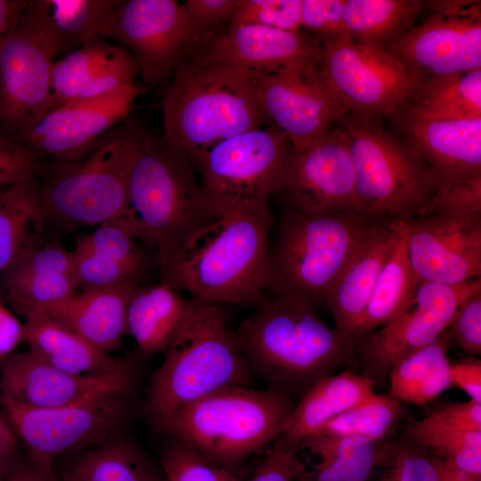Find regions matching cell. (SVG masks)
<instances>
[{
	"label": "cell",
	"instance_id": "cell-1",
	"mask_svg": "<svg viewBox=\"0 0 481 481\" xmlns=\"http://www.w3.org/2000/svg\"><path fill=\"white\" fill-rule=\"evenodd\" d=\"M235 330L256 379L294 400L340 367L357 368L318 306L298 294H265Z\"/></svg>",
	"mask_w": 481,
	"mask_h": 481
},
{
	"label": "cell",
	"instance_id": "cell-2",
	"mask_svg": "<svg viewBox=\"0 0 481 481\" xmlns=\"http://www.w3.org/2000/svg\"><path fill=\"white\" fill-rule=\"evenodd\" d=\"M162 110L165 142L193 167L217 143L271 125L251 75L192 55L177 64Z\"/></svg>",
	"mask_w": 481,
	"mask_h": 481
},
{
	"label": "cell",
	"instance_id": "cell-3",
	"mask_svg": "<svg viewBox=\"0 0 481 481\" xmlns=\"http://www.w3.org/2000/svg\"><path fill=\"white\" fill-rule=\"evenodd\" d=\"M164 355L147 394V413L155 427L216 390L253 386L255 378L221 305L189 298L181 325Z\"/></svg>",
	"mask_w": 481,
	"mask_h": 481
},
{
	"label": "cell",
	"instance_id": "cell-4",
	"mask_svg": "<svg viewBox=\"0 0 481 481\" xmlns=\"http://www.w3.org/2000/svg\"><path fill=\"white\" fill-rule=\"evenodd\" d=\"M273 216L224 215L196 232L161 271L162 281L191 298L257 306Z\"/></svg>",
	"mask_w": 481,
	"mask_h": 481
},
{
	"label": "cell",
	"instance_id": "cell-5",
	"mask_svg": "<svg viewBox=\"0 0 481 481\" xmlns=\"http://www.w3.org/2000/svg\"><path fill=\"white\" fill-rule=\"evenodd\" d=\"M192 167L165 140L143 133L130 177L128 222L161 271L189 239L223 216Z\"/></svg>",
	"mask_w": 481,
	"mask_h": 481
},
{
	"label": "cell",
	"instance_id": "cell-6",
	"mask_svg": "<svg viewBox=\"0 0 481 481\" xmlns=\"http://www.w3.org/2000/svg\"><path fill=\"white\" fill-rule=\"evenodd\" d=\"M381 219L357 212L320 216L285 209L270 242L265 294H298L323 304L364 238Z\"/></svg>",
	"mask_w": 481,
	"mask_h": 481
},
{
	"label": "cell",
	"instance_id": "cell-7",
	"mask_svg": "<svg viewBox=\"0 0 481 481\" xmlns=\"http://www.w3.org/2000/svg\"><path fill=\"white\" fill-rule=\"evenodd\" d=\"M295 404L270 388L225 387L187 404L156 428L229 466L275 441Z\"/></svg>",
	"mask_w": 481,
	"mask_h": 481
},
{
	"label": "cell",
	"instance_id": "cell-8",
	"mask_svg": "<svg viewBox=\"0 0 481 481\" xmlns=\"http://www.w3.org/2000/svg\"><path fill=\"white\" fill-rule=\"evenodd\" d=\"M339 123L354 165L356 212L404 220L422 216L436 183L413 147L380 117L346 114Z\"/></svg>",
	"mask_w": 481,
	"mask_h": 481
},
{
	"label": "cell",
	"instance_id": "cell-9",
	"mask_svg": "<svg viewBox=\"0 0 481 481\" xmlns=\"http://www.w3.org/2000/svg\"><path fill=\"white\" fill-rule=\"evenodd\" d=\"M143 131L132 126L107 133L77 162L41 186L46 218L101 225L129 218V183Z\"/></svg>",
	"mask_w": 481,
	"mask_h": 481
},
{
	"label": "cell",
	"instance_id": "cell-10",
	"mask_svg": "<svg viewBox=\"0 0 481 481\" xmlns=\"http://www.w3.org/2000/svg\"><path fill=\"white\" fill-rule=\"evenodd\" d=\"M295 154L282 131L270 126L230 137L197 161L200 184L223 215L272 216L269 198L283 183Z\"/></svg>",
	"mask_w": 481,
	"mask_h": 481
},
{
	"label": "cell",
	"instance_id": "cell-11",
	"mask_svg": "<svg viewBox=\"0 0 481 481\" xmlns=\"http://www.w3.org/2000/svg\"><path fill=\"white\" fill-rule=\"evenodd\" d=\"M60 45L33 1L0 38V128L21 137L49 110Z\"/></svg>",
	"mask_w": 481,
	"mask_h": 481
},
{
	"label": "cell",
	"instance_id": "cell-12",
	"mask_svg": "<svg viewBox=\"0 0 481 481\" xmlns=\"http://www.w3.org/2000/svg\"><path fill=\"white\" fill-rule=\"evenodd\" d=\"M0 403L26 447L28 460L45 469H54L61 455L105 440L127 420L133 408L130 396L117 393L50 409Z\"/></svg>",
	"mask_w": 481,
	"mask_h": 481
},
{
	"label": "cell",
	"instance_id": "cell-13",
	"mask_svg": "<svg viewBox=\"0 0 481 481\" xmlns=\"http://www.w3.org/2000/svg\"><path fill=\"white\" fill-rule=\"evenodd\" d=\"M319 72L347 114L392 118L425 80L387 51L353 43L322 45Z\"/></svg>",
	"mask_w": 481,
	"mask_h": 481
},
{
	"label": "cell",
	"instance_id": "cell-14",
	"mask_svg": "<svg viewBox=\"0 0 481 481\" xmlns=\"http://www.w3.org/2000/svg\"><path fill=\"white\" fill-rule=\"evenodd\" d=\"M480 292V277L455 285L420 281L401 314L354 346L362 375L375 384L388 377L398 361L444 332L461 305Z\"/></svg>",
	"mask_w": 481,
	"mask_h": 481
},
{
	"label": "cell",
	"instance_id": "cell-15",
	"mask_svg": "<svg viewBox=\"0 0 481 481\" xmlns=\"http://www.w3.org/2000/svg\"><path fill=\"white\" fill-rule=\"evenodd\" d=\"M430 13L387 52L425 77L481 69V2H426Z\"/></svg>",
	"mask_w": 481,
	"mask_h": 481
},
{
	"label": "cell",
	"instance_id": "cell-16",
	"mask_svg": "<svg viewBox=\"0 0 481 481\" xmlns=\"http://www.w3.org/2000/svg\"><path fill=\"white\" fill-rule=\"evenodd\" d=\"M103 37L116 38L133 54L150 85L171 77L192 44L184 6L174 0L118 1Z\"/></svg>",
	"mask_w": 481,
	"mask_h": 481
},
{
	"label": "cell",
	"instance_id": "cell-17",
	"mask_svg": "<svg viewBox=\"0 0 481 481\" xmlns=\"http://www.w3.org/2000/svg\"><path fill=\"white\" fill-rule=\"evenodd\" d=\"M319 65L253 77L260 104L272 126L299 153L347 114L323 81Z\"/></svg>",
	"mask_w": 481,
	"mask_h": 481
},
{
	"label": "cell",
	"instance_id": "cell-18",
	"mask_svg": "<svg viewBox=\"0 0 481 481\" xmlns=\"http://www.w3.org/2000/svg\"><path fill=\"white\" fill-rule=\"evenodd\" d=\"M285 209L320 216L356 212L355 170L341 127L295 153L280 192Z\"/></svg>",
	"mask_w": 481,
	"mask_h": 481
},
{
	"label": "cell",
	"instance_id": "cell-19",
	"mask_svg": "<svg viewBox=\"0 0 481 481\" xmlns=\"http://www.w3.org/2000/svg\"><path fill=\"white\" fill-rule=\"evenodd\" d=\"M405 246L421 281L460 284L481 274V214L405 219Z\"/></svg>",
	"mask_w": 481,
	"mask_h": 481
},
{
	"label": "cell",
	"instance_id": "cell-20",
	"mask_svg": "<svg viewBox=\"0 0 481 481\" xmlns=\"http://www.w3.org/2000/svg\"><path fill=\"white\" fill-rule=\"evenodd\" d=\"M136 385V371L77 375L52 365L30 350L11 355L0 369V400L34 409L67 406L106 393L131 396Z\"/></svg>",
	"mask_w": 481,
	"mask_h": 481
},
{
	"label": "cell",
	"instance_id": "cell-21",
	"mask_svg": "<svg viewBox=\"0 0 481 481\" xmlns=\"http://www.w3.org/2000/svg\"><path fill=\"white\" fill-rule=\"evenodd\" d=\"M190 51L201 61L240 69L252 77L319 65L322 45L300 32L253 24L229 25Z\"/></svg>",
	"mask_w": 481,
	"mask_h": 481
},
{
	"label": "cell",
	"instance_id": "cell-22",
	"mask_svg": "<svg viewBox=\"0 0 481 481\" xmlns=\"http://www.w3.org/2000/svg\"><path fill=\"white\" fill-rule=\"evenodd\" d=\"M390 119L430 170L436 190L481 176V118H442L406 104Z\"/></svg>",
	"mask_w": 481,
	"mask_h": 481
},
{
	"label": "cell",
	"instance_id": "cell-23",
	"mask_svg": "<svg viewBox=\"0 0 481 481\" xmlns=\"http://www.w3.org/2000/svg\"><path fill=\"white\" fill-rule=\"evenodd\" d=\"M140 87L134 85L109 94L48 111L24 135L32 152L68 162L80 159L92 146L129 114Z\"/></svg>",
	"mask_w": 481,
	"mask_h": 481
},
{
	"label": "cell",
	"instance_id": "cell-24",
	"mask_svg": "<svg viewBox=\"0 0 481 481\" xmlns=\"http://www.w3.org/2000/svg\"><path fill=\"white\" fill-rule=\"evenodd\" d=\"M404 227V219L379 220L360 244L324 300L323 304L334 318V329L355 363V326Z\"/></svg>",
	"mask_w": 481,
	"mask_h": 481
},
{
	"label": "cell",
	"instance_id": "cell-25",
	"mask_svg": "<svg viewBox=\"0 0 481 481\" xmlns=\"http://www.w3.org/2000/svg\"><path fill=\"white\" fill-rule=\"evenodd\" d=\"M138 73L130 52L99 38L54 61L48 111L132 86Z\"/></svg>",
	"mask_w": 481,
	"mask_h": 481
},
{
	"label": "cell",
	"instance_id": "cell-26",
	"mask_svg": "<svg viewBox=\"0 0 481 481\" xmlns=\"http://www.w3.org/2000/svg\"><path fill=\"white\" fill-rule=\"evenodd\" d=\"M138 286L136 282L126 281L85 289L48 306L37 314L49 317L110 354L119 347L126 333L127 308Z\"/></svg>",
	"mask_w": 481,
	"mask_h": 481
},
{
	"label": "cell",
	"instance_id": "cell-27",
	"mask_svg": "<svg viewBox=\"0 0 481 481\" xmlns=\"http://www.w3.org/2000/svg\"><path fill=\"white\" fill-rule=\"evenodd\" d=\"M374 385L351 370L321 379L295 404L275 442L298 450L325 422L373 394Z\"/></svg>",
	"mask_w": 481,
	"mask_h": 481
},
{
	"label": "cell",
	"instance_id": "cell-28",
	"mask_svg": "<svg viewBox=\"0 0 481 481\" xmlns=\"http://www.w3.org/2000/svg\"><path fill=\"white\" fill-rule=\"evenodd\" d=\"M24 341L52 365L77 375H114L135 371L132 363L110 356L43 314L25 320Z\"/></svg>",
	"mask_w": 481,
	"mask_h": 481
},
{
	"label": "cell",
	"instance_id": "cell-29",
	"mask_svg": "<svg viewBox=\"0 0 481 481\" xmlns=\"http://www.w3.org/2000/svg\"><path fill=\"white\" fill-rule=\"evenodd\" d=\"M189 298L162 281L135 289L127 308L126 333L147 355L165 353L185 314Z\"/></svg>",
	"mask_w": 481,
	"mask_h": 481
},
{
	"label": "cell",
	"instance_id": "cell-30",
	"mask_svg": "<svg viewBox=\"0 0 481 481\" xmlns=\"http://www.w3.org/2000/svg\"><path fill=\"white\" fill-rule=\"evenodd\" d=\"M45 219L41 186L33 175L3 191L0 194V272L38 244Z\"/></svg>",
	"mask_w": 481,
	"mask_h": 481
},
{
	"label": "cell",
	"instance_id": "cell-31",
	"mask_svg": "<svg viewBox=\"0 0 481 481\" xmlns=\"http://www.w3.org/2000/svg\"><path fill=\"white\" fill-rule=\"evenodd\" d=\"M57 474V473H56ZM59 481H164L131 441H102L64 463Z\"/></svg>",
	"mask_w": 481,
	"mask_h": 481
},
{
	"label": "cell",
	"instance_id": "cell-32",
	"mask_svg": "<svg viewBox=\"0 0 481 481\" xmlns=\"http://www.w3.org/2000/svg\"><path fill=\"white\" fill-rule=\"evenodd\" d=\"M444 331L432 343L407 355L389 372L388 395L401 403L423 405L452 387Z\"/></svg>",
	"mask_w": 481,
	"mask_h": 481
},
{
	"label": "cell",
	"instance_id": "cell-33",
	"mask_svg": "<svg viewBox=\"0 0 481 481\" xmlns=\"http://www.w3.org/2000/svg\"><path fill=\"white\" fill-rule=\"evenodd\" d=\"M426 6L420 0H346V20L352 43L386 51L414 26Z\"/></svg>",
	"mask_w": 481,
	"mask_h": 481
},
{
	"label": "cell",
	"instance_id": "cell-34",
	"mask_svg": "<svg viewBox=\"0 0 481 481\" xmlns=\"http://www.w3.org/2000/svg\"><path fill=\"white\" fill-rule=\"evenodd\" d=\"M404 233L405 227L379 276L366 309L355 326L354 346L375 329L388 323L401 314L420 282L407 257Z\"/></svg>",
	"mask_w": 481,
	"mask_h": 481
},
{
	"label": "cell",
	"instance_id": "cell-35",
	"mask_svg": "<svg viewBox=\"0 0 481 481\" xmlns=\"http://www.w3.org/2000/svg\"><path fill=\"white\" fill-rule=\"evenodd\" d=\"M58 41L61 51L76 49L103 37L106 21L118 4L113 0L33 1Z\"/></svg>",
	"mask_w": 481,
	"mask_h": 481
},
{
	"label": "cell",
	"instance_id": "cell-36",
	"mask_svg": "<svg viewBox=\"0 0 481 481\" xmlns=\"http://www.w3.org/2000/svg\"><path fill=\"white\" fill-rule=\"evenodd\" d=\"M408 104L442 118H481V69L428 77Z\"/></svg>",
	"mask_w": 481,
	"mask_h": 481
},
{
	"label": "cell",
	"instance_id": "cell-37",
	"mask_svg": "<svg viewBox=\"0 0 481 481\" xmlns=\"http://www.w3.org/2000/svg\"><path fill=\"white\" fill-rule=\"evenodd\" d=\"M386 441L361 436H309L298 450H306L338 467L344 481H371L382 461Z\"/></svg>",
	"mask_w": 481,
	"mask_h": 481
},
{
	"label": "cell",
	"instance_id": "cell-38",
	"mask_svg": "<svg viewBox=\"0 0 481 481\" xmlns=\"http://www.w3.org/2000/svg\"><path fill=\"white\" fill-rule=\"evenodd\" d=\"M403 415L402 403L375 392L322 425L310 436H361L382 440ZM309 437V436H308Z\"/></svg>",
	"mask_w": 481,
	"mask_h": 481
},
{
	"label": "cell",
	"instance_id": "cell-39",
	"mask_svg": "<svg viewBox=\"0 0 481 481\" xmlns=\"http://www.w3.org/2000/svg\"><path fill=\"white\" fill-rule=\"evenodd\" d=\"M407 437L452 466L481 476V431L460 430L423 418L412 424Z\"/></svg>",
	"mask_w": 481,
	"mask_h": 481
},
{
	"label": "cell",
	"instance_id": "cell-40",
	"mask_svg": "<svg viewBox=\"0 0 481 481\" xmlns=\"http://www.w3.org/2000/svg\"><path fill=\"white\" fill-rule=\"evenodd\" d=\"M8 302L24 320L48 306L76 293L77 285L70 274H37L4 278Z\"/></svg>",
	"mask_w": 481,
	"mask_h": 481
},
{
	"label": "cell",
	"instance_id": "cell-41",
	"mask_svg": "<svg viewBox=\"0 0 481 481\" xmlns=\"http://www.w3.org/2000/svg\"><path fill=\"white\" fill-rule=\"evenodd\" d=\"M142 244L127 220L116 219L78 239L74 252L93 253L144 269L147 258Z\"/></svg>",
	"mask_w": 481,
	"mask_h": 481
},
{
	"label": "cell",
	"instance_id": "cell-42",
	"mask_svg": "<svg viewBox=\"0 0 481 481\" xmlns=\"http://www.w3.org/2000/svg\"><path fill=\"white\" fill-rule=\"evenodd\" d=\"M161 465L166 481H242L228 466L175 438L164 449Z\"/></svg>",
	"mask_w": 481,
	"mask_h": 481
},
{
	"label": "cell",
	"instance_id": "cell-43",
	"mask_svg": "<svg viewBox=\"0 0 481 481\" xmlns=\"http://www.w3.org/2000/svg\"><path fill=\"white\" fill-rule=\"evenodd\" d=\"M72 278L84 289L103 288L126 281L138 283L143 268L93 253L72 251Z\"/></svg>",
	"mask_w": 481,
	"mask_h": 481
},
{
	"label": "cell",
	"instance_id": "cell-44",
	"mask_svg": "<svg viewBox=\"0 0 481 481\" xmlns=\"http://www.w3.org/2000/svg\"><path fill=\"white\" fill-rule=\"evenodd\" d=\"M301 0H240L229 25L253 24L301 31Z\"/></svg>",
	"mask_w": 481,
	"mask_h": 481
},
{
	"label": "cell",
	"instance_id": "cell-45",
	"mask_svg": "<svg viewBox=\"0 0 481 481\" xmlns=\"http://www.w3.org/2000/svg\"><path fill=\"white\" fill-rule=\"evenodd\" d=\"M301 27L322 45L350 44L346 20V0H301Z\"/></svg>",
	"mask_w": 481,
	"mask_h": 481
},
{
	"label": "cell",
	"instance_id": "cell-46",
	"mask_svg": "<svg viewBox=\"0 0 481 481\" xmlns=\"http://www.w3.org/2000/svg\"><path fill=\"white\" fill-rule=\"evenodd\" d=\"M72 252L57 244L39 247L38 244L25 251L4 270V278L26 277L37 274H70Z\"/></svg>",
	"mask_w": 481,
	"mask_h": 481
},
{
	"label": "cell",
	"instance_id": "cell-47",
	"mask_svg": "<svg viewBox=\"0 0 481 481\" xmlns=\"http://www.w3.org/2000/svg\"><path fill=\"white\" fill-rule=\"evenodd\" d=\"M428 214L457 216L481 214V176L437 188L422 216Z\"/></svg>",
	"mask_w": 481,
	"mask_h": 481
},
{
	"label": "cell",
	"instance_id": "cell-48",
	"mask_svg": "<svg viewBox=\"0 0 481 481\" xmlns=\"http://www.w3.org/2000/svg\"><path fill=\"white\" fill-rule=\"evenodd\" d=\"M239 3L240 0H187L183 3L191 24L192 46L218 31L224 22H230Z\"/></svg>",
	"mask_w": 481,
	"mask_h": 481
},
{
	"label": "cell",
	"instance_id": "cell-49",
	"mask_svg": "<svg viewBox=\"0 0 481 481\" xmlns=\"http://www.w3.org/2000/svg\"><path fill=\"white\" fill-rule=\"evenodd\" d=\"M448 328L450 336L467 355H481V292L461 305Z\"/></svg>",
	"mask_w": 481,
	"mask_h": 481
},
{
	"label": "cell",
	"instance_id": "cell-50",
	"mask_svg": "<svg viewBox=\"0 0 481 481\" xmlns=\"http://www.w3.org/2000/svg\"><path fill=\"white\" fill-rule=\"evenodd\" d=\"M298 452L274 441L267 455L245 481H298L306 467Z\"/></svg>",
	"mask_w": 481,
	"mask_h": 481
},
{
	"label": "cell",
	"instance_id": "cell-51",
	"mask_svg": "<svg viewBox=\"0 0 481 481\" xmlns=\"http://www.w3.org/2000/svg\"><path fill=\"white\" fill-rule=\"evenodd\" d=\"M35 167L33 152L0 136V186H8L33 175Z\"/></svg>",
	"mask_w": 481,
	"mask_h": 481
},
{
	"label": "cell",
	"instance_id": "cell-52",
	"mask_svg": "<svg viewBox=\"0 0 481 481\" xmlns=\"http://www.w3.org/2000/svg\"><path fill=\"white\" fill-rule=\"evenodd\" d=\"M426 420L464 431H481V404L473 400L453 402L424 418Z\"/></svg>",
	"mask_w": 481,
	"mask_h": 481
},
{
	"label": "cell",
	"instance_id": "cell-53",
	"mask_svg": "<svg viewBox=\"0 0 481 481\" xmlns=\"http://www.w3.org/2000/svg\"><path fill=\"white\" fill-rule=\"evenodd\" d=\"M450 375L452 386L464 391L477 403L481 404V361L469 356L451 363Z\"/></svg>",
	"mask_w": 481,
	"mask_h": 481
},
{
	"label": "cell",
	"instance_id": "cell-54",
	"mask_svg": "<svg viewBox=\"0 0 481 481\" xmlns=\"http://www.w3.org/2000/svg\"><path fill=\"white\" fill-rule=\"evenodd\" d=\"M24 341V323L3 305L0 306V363L12 355L15 347Z\"/></svg>",
	"mask_w": 481,
	"mask_h": 481
},
{
	"label": "cell",
	"instance_id": "cell-55",
	"mask_svg": "<svg viewBox=\"0 0 481 481\" xmlns=\"http://www.w3.org/2000/svg\"><path fill=\"white\" fill-rule=\"evenodd\" d=\"M19 461L18 436L5 413H0V481L14 469Z\"/></svg>",
	"mask_w": 481,
	"mask_h": 481
},
{
	"label": "cell",
	"instance_id": "cell-56",
	"mask_svg": "<svg viewBox=\"0 0 481 481\" xmlns=\"http://www.w3.org/2000/svg\"><path fill=\"white\" fill-rule=\"evenodd\" d=\"M3 481H59L55 469H45L20 459Z\"/></svg>",
	"mask_w": 481,
	"mask_h": 481
},
{
	"label": "cell",
	"instance_id": "cell-57",
	"mask_svg": "<svg viewBox=\"0 0 481 481\" xmlns=\"http://www.w3.org/2000/svg\"><path fill=\"white\" fill-rule=\"evenodd\" d=\"M27 4L28 1L23 0H0V38Z\"/></svg>",
	"mask_w": 481,
	"mask_h": 481
},
{
	"label": "cell",
	"instance_id": "cell-58",
	"mask_svg": "<svg viewBox=\"0 0 481 481\" xmlns=\"http://www.w3.org/2000/svg\"><path fill=\"white\" fill-rule=\"evenodd\" d=\"M439 481H481V477L440 460Z\"/></svg>",
	"mask_w": 481,
	"mask_h": 481
},
{
	"label": "cell",
	"instance_id": "cell-59",
	"mask_svg": "<svg viewBox=\"0 0 481 481\" xmlns=\"http://www.w3.org/2000/svg\"><path fill=\"white\" fill-rule=\"evenodd\" d=\"M9 186V185H8ZM7 186H0V194L3 192V191L6 188Z\"/></svg>",
	"mask_w": 481,
	"mask_h": 481
},
{
	"label": "cell",
	"instance_id": "cell-60",
	"mask_svg": "<svg viewBox=\"0 0 481 481\" xmlns=\"http://www.w3.org/2000/svg\"><path fill=\"white\" fill-rule=\"evenodd\" d=\"M377 481H387V480H386V479L379 477V479H377Z\"/></svg>",
	"mask_w": 481,
	"mask_h": 481
},
{
	"label": "cell",
	"instance_id": "cell-61",
	"mask_svg": "<svg viewBox=\"0 0 481 481\" xmlns=\"http://www.w3.org/2000/svg\"><path fill=\"white\" fill-rule=\"evenodd\" d=\"M2 306V304L0 303V306Z\"/></svg>",
	"mask_w": 481,
	"mask_h": 481
},
{
	"label": "cell",
	"instance_id": "cell-62",
	"mask_svg": "<svg viewBox=\"0 0 481 481\" xmlns=\"http://www.w3.org/2000/svg\"><path fill=\"white\" fill-rule=\"evenodd\" d=\"M164 481H166L165 478H164Z\"/></svg>",
	"mask_w": 481,
	"mask_h": 481
}]
</instances>
